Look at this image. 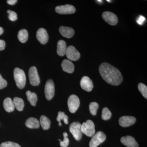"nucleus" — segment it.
<instances>
[{"label": "nucleus", "mask_w": 147, "mask_h": 147, "mask_svg": "<svg viewBox=\"0 0 147 147\" xmlns=\"http://www.w3.org/2000/svg\"><path fill=\"white\" fill-rule=\"evenodd\" d=\"M80 100L76 95L72 94L69 97L67 105L69 110L71 113H74L77 111L80 105Z\"/></svg>", "instance_id": "nucleus-6"}, {"label": "nucleus", "mask_w": 147, "mask_h": 147, "mask_svg": "<svg viewBox=\"0 0 147 147\" xmlns=\"http://www.w3.org/2000/svg\"><path fill=\"white\" fill-rule=\"evenodd\" d=\"M7 85V83L5 79H3L0 74V90L5 88Z\"/></svg>", "instance_id": "nucleus-32"}, {"label": "nucleus", "mask_w": 147, "mask_h": 147, "mask_svg": "<svg viewBox=\"0 0 147 147\" xmlns=\"http://www.w3.org/2000/svg\"><path fill=\"white\" fill-rule=\"evenodd\" d=\"M106 139V136L103 132L98 131L92 136L90 142V147H97L103 143Z\"/></svg>", "instance_id": "nucleus-5"}, {"label": "nucleus", "mask_w": 147, "mask_h": 147, "mask_svg": "<svg viewBox=\"0 0 147 147\" xmlns=\"http://www.w3.org/2000/svg\"><path fill=\"white\" fill-rule=\"evenodd\" d=\"M59 31L62 36L67 38H71L74 34V29L69 27L61 26L59 29Z\"/></svg>", "instance_id": "nucleus-16"}, {"label": "nucleus", "mask_w": 147, "mask_h": 147, "mask_svg": "<svg viewBox=\"0 0 147 147\" xmlns=\"http://www.w3.org/2000/svg\"><path fill=\"white\" fill-rule=\"evenodd\" d=\"M13 101L14 107L17 110L19 111L23 110L24 107V102L23 99L16 97L13 98Z\"/></svg>", "instance_id": "nucleus-24"}, {"label": "nucleus", "mask_w": 147, "mask_h": 147, "mask_svg": "<svg viewBox=\"0 0 147 147\" xmlns=\"http://www.w3.org/2000/svg\"><path fill=\"white\" fill-rule=\"evenodd\" d=\"M64 137V140L63 141H61L60 139H59V141H60V144L61 147H67L68 146L69 144V139L67 136L68 134L66 132H65L63 133Z\"/></svg>", "instance_id": "nucleus-29"}, {"label": "nucleus", "mask_w": 147, "mask_h": 147, "mask_svg": "<svg viewBox=\"0 0 147 147\" xmlns=\"http://www.w3.org/2000/svg\"><path fill=\"white\" fill-rule=\"evenodd\" d=\"M3 107L6 111L8 113H11L13 112L14 110V104H13V100H11L10 98H7L4 100L3 102Z\"/></svg>", "instance_id": "nucleus-19"}, {"label": "nucleus", "mask_w": 147, "mask_h": 147, "mask_svg": "<svg viewBox=\"0 0 147 147\" xmlns=\"http://www.w3.org/2000/svg\"><path fill=\"white\" fill-rule=\"evenodd\" d=\"M45 94L47 100H51L55 95V84L52 79H49L46 82L45 87Z\"/></svg>", "instance_id": "nucleus-8"}, {"label": "nucleus", "mask_w": 147, "mask_h": 147, "mask_svg": "<svg viewBox=\"0 0 147 147\" xmlns=\"http://www.w3.org/2000/svg\"><path fill=\"white\" fill-rule=\"evenodd\" d=\"M66 43L64 40H61L58 42L57 45V53L59 56L62 57L65 55Z\"/></svg>", "instance_id": "nucleus-18"}, {"label": "nucleus", "mask_w": 147, "mask_h": 147, "mask_svg": "<svg viewBox=\"0 0 147 147\" xmlns=\"http://www.w3.org/2000/svg\"><path fill=\"white\" fill-rule=\"evenodd\" d=\"M55 11L61 14H72L76 11V9L71 5L58 6L55 8Z\"/></svg>", "instance_id": "nucleus-11"}, {"label": "nucleus", "mask_w": 147, "mask_h": 147, "mask_svg": "<svg viewBox=\"0 0 147 147\" xmlns=\"http://www.w3.org/2000/svg\"><path fill=\"white\" fill-rule=\"evenodd\" d=\"M28 75L30 84L34 86H38L40 83V79L36 67H31L29 69Z\"/></svg>", "instance_id": "nucleus-7"}, {"label": "nucleus", "mask_w": 147, "mask_h": 147, "mask_svg": "<svg viewBox=\"0 0 147 147\" xmlns=\"http://www.w3.org/2000/svg\"><path fill=\"white\" fill-rule=\"evenodd\" d=\"M57 120L59 122V125L60 126H61L62 125L61 122V120L63 121L66 124H67L68 123V116L66 115L64 112H61V111L59 112Z\"/></svg>", "instance_id": "nucleus-25"}, {"label": "nucleus", "mask_w": 147, "mask_h": 147, "mask_svg": "<svg viewBox=\"0 0 147 147\" xmlns=\"http://www.w3.org/2000/svg\"><path fill=\"white\" fill-rule=\"evenodd\" d=\"M61 66L63 70L67 73H72L74 71V65L71 61L69 60H64L62 62Z\"/></svg>", "instance_id": "nucleus-17"}, {"label": "nucleus", "mask_w": 147, "mask_h": 147, "mask_svg": "<svg viewBox=\"0 0 147 147\" xmlns=\"http://www.w3.org/2000/svg\"><path fill=\"white\" fill-rule=\"evenodd\" d=\"M96 2H97L100 3H102V1H96Z\"/></svg>", "instance_id": "nucleus-37"}, {"label": "nucleus", "mask_w": 147, "mask_h": 147, "mask_svg": "<svg viewBox=\"0 0 147 147\" xmlns=\"http://www.w3.org/2000/svg\"><path fill=\"white\" fill-rule=\"evenodd\" d=\"M13 76L17 86L21 89L24 88L26 81V74L24 70L18 67H16L13 71Z\"/></svg>", "instance_id": "nucleus-2"}, {"label": "nucleus", "mask_w": 147, "mask_h": 147, "mask_svg": "<svg viewBox=\"0 0 147 147\" xmlns=\"http://www.w3.org/2000/svg\"><path fill=\"white\" fill-rule=\"evenodd\" d=\"M5 47V41L3 40H0V51L4 50Z\"/></svg>", "instance_id": "nucleus-34"}, {"label": "nucleus", "mask_w": 147, "mask_h": 147, "mask_svg": "<svg viewBox=\"0 0 147 147\" xmlns=\"http://www.w3.org/2000/svg\"><path fill=\"white\" fill-rule=\"evenodd\" d=\"M136 119L131 116H124L121 117L119 119V124L122 127H125L134 124Z\"/></svg>", "instance_id": "nucleus-12"}, {"label": "nucleus", "mask_w": 147, "mask_h": 147, "mask_svg": "<svg viewBox=\"0 0 147 147\" xmlns=\"http://www.w3.org/2000/svg\"><path fill=\"white\" fill-rule=\"evenodd\" d=\"M27 98L32 105L34 106L36 105L37 101V96L35 92H32L30 91H28L26 93Z\"/></svg>", "instance_id": "nucleus-22"}, {"label": "nucleus", "mask_w": 147, "mask_h": 147, "mask_svg": "<svg viewBox=\"0 0 147 147\" xmlns=\"http://www.w3.org/2000/svg\"><path fill=\"white\" fill-rule=\"evenodd\" d=\"M40 123L42 128L47 130L50 128L51 122L49 118L44 115H42L40 119Z\"/></svg>", "instance_id": "nucleus-21"}, {"label": "nucleus", "mask_w": 147, "mask_h": 147, "mask_svg": "<svg viewBox=\"0 0 147 147\" xmlns=\"http://www.w3.org/2000/svg\"><path fill=\"white\" fill-rule=\"evenodd\" d=\"M112 113L108 108H104L102 109V119L104 120H108L111 118Z\"/></svg>", "instance_id": "nucleus-27"}, {"label": "nucleus", "mask_w": 147, "mask_h": 147, "mask_svg": "<svg viewBox=\"0 0 147 147\" xmlns=\"http://www.w3.org/2000/svg\"><path fill=\"white\" fill-rule=\"evenodd\" d=\"M81 129L82 133L89 137H92L95 133L94 124L90 120H88L82 124Z\"/></svg>", "instance_id": "nucleus-3"}, {"label": "nucleus", "mask_w": 147, "mask_h": 147, "mask_svg": "<svg viewBox=\"0 0 147 147\" xmlns=\"http://www.w3.org/2000/svg\"><path fill=\"white\" fill-rule=\"evenodd\" d=\"M4 30L2 28L0 27V35L3 34Z\"/></svg>", "instance_id": "nucleus-36"}, {"label": "nucleus", "mask_w": 147, "mask_h": 147, "mask_svg": "<svg viewBox=\"0 0 147 147\" xmlns=\"http://www.w3.org/2000/svg\"><path fill=\"white\" fill-rule=\"evenodd\" d=\"M82 125L79 122H74L69 126V131L76 141H79L82 139Z\"/></svg>", "instance_id": "nucleus-4"}, {"label": "nucleus", "mask_w": 147, "mask_h": 147, "mask_svg": "<svg viewBox=\"0 0 147 147\" xmlns=\"http://www.w3.org/2000/svg\"><path fill=\"white\" fill-rule=\"evenodd\" d=\"M7 3L10 5H13L17 3V0H8L7 1Z\"/></svg>", "instance_id": "nucleus-35"}, {"label": "nucleus", "mask_w": 147, "mask_h": 147, "mask_svg": "<svg viewBox=\"0 0 147 147\" xmlns=\"http://www.w3.org/2000/svg\"><path fill=\"white\" fill-rule=\"evenodd\" d=\"M0 147H21L18 144L11 142H7L2 143Z\"/></svg>", "instance_id": "nucleus-30"}, {"label": "nucleus", "mask_w": 147, "mask_h": 147, "mask_svg": "<svg viewBox=\"0 0 147 147\" xmlns=\"http://www.w3.org/2000/svg\"><path fill=\"white\" fill-rule=\"evenodd\" d=\"M121 142L123 144L127 147H138L139 145L134 137L126 136L121 137Z\"/></svg>", "instance_id": "nucleus-15"}, {"label": "nucleus", "mask_w": 147, "mask_h": 147, "mask_svg": "<svg viewBox=\"0 0 147 147\" xmlns=\"http://www.w3.org/2000/svg\"><path fill=\"white\" fill-rule=\"evenodd\" d=\"M7 13H9V18L10 21H16L17 19V15L15 11H13L8 10L7 11Z\"/></svg>", "instance_id": "nucleus-31"}, {"label": "nucleus", "mask_w": 147, "mask_h": 147, "mask_svg": "<svg viewBox=\"0 0 147 147\" xmlns=\"http://www.w3.org/2000/svg\"><path fill=\"white\" fill-rule=\"evenodd\" d=\"M28 38V31L26 29H22L18 32V38L22 43H25L27 41Z\"/></svg>", "instance_id": "nucleus-23"}, {"label": "nucleus", "mask_w": 147, "mask_h": 147, "mask_svg": "<svg viewBox=\"0 0 147 147\" xmlns=\"http://www.w3.org/2000/svg\"><path fill=\"white\" fill-rule=\"evenodd\" d=\"M80 85L82 89L88 92L91 91L94 87L92 81L89 77L87 76L82 77L80 82Z\"/></svg>", "instance_id": "nucleus-13"}, {"label": "nucleus", "mask_w": 147, "mask_h": 147, "mask_svg": "<svg viewBox=\"0 0 147 147\" xmlns=\"http://www.w3.org/2000/svg\"><path fill=\"white\" fill-rule=\"evenodd\" d=\"M103 20L111 26H115L118 21L117 16L115 13L110 11H104L102 13Z\"/></svg>", "instance_id": "nucleus-10"}, {"label": "nucleus", "mask_w": 147, "mask_h": 147, "mask_svg": "<svg viewBox=\"0 0 147 147\" xmlns=\"http://www.w3.org/2000/svg\"><path fill=\"white\" fill-rule=\"evenodd\" d=\"M138 89L139 92H141L142 95L146 99L147 98V87L145 84L143 83H140L138 85Z\"/></svg>", "instance_id": "nucleus-28"}, {"label": "nucleus", "mask_w": 147, "mask_h": 147, "mask_svg": "<svg viewBox=\"0 0 147 147\" xmlns=\"http://www.w3.org/2000/svg\"><path fill=\"white\" fill-rule=\"evenodd\" d=\"M36 38L42 44H45L48 41L49 36L46 30L41 28L38 30L36 32Z\"/></svg>", "instance_id": "nucleus-14"}, {"label": "nucleus", "mask_w": 147, "mask_h": 147, "mask_svg": "<svg viewBox=\"0 0 147 147\" xmlns=\"http://www.w3.org/2000/svg\"><path fill=\"white\" fill-rule=\"evenodd\" d=\"M65 55L69 61H76L80 57V53L73 46H68L67 47Z\"/></svg>", "instance_id": "nucleus-9"}, {"label": "nucleus", "mask_w": 147, "mask_h": 147, "mask_svg": "<svg viewBox=\"0 0 147 147\" xmlns=\"http://www.w3.org/2000/svg\"><path fill=\"white\" fill-rule=\"evenodd\" d=\"M145 20H146V18L145 17L141 15V16H139V18L137 19V22L139 25H142L144 22Z\"/></svg>", "instance_id": "nucleus-33"}, {"label": "nucleus", "mask_w": 147, "mask_h": 147, "mask_svg": "<svg viewBox=\"0 0 147 147\" xmlns=\"http://www.w3.org/2000/svg\"><path fill=\"white\" fill-rule=\"evenodd\" d=\"M99 71L102 79L108 84L118 86L123 81L121 73L118 69L107 63L101 64Z\"/></svg>", "instance_id": "nucleus-1"}, {"label": "nucleus", "mask_w": 147, "mask_h": 147, "mask_svg": "<svg viewBox=\"0 0 147 147\" xmlns=\"http://www.w3.org/2000/svg\"><path fill=\"white\" fill-rule=\"evenodd\" d=\"M107 1L108 2H110L111 1H108V0H107Z\"/></svg>", "instance_id": "nucleus-38"}, {"label": "nucleus", "mask_w": 147, "mask_h": 147, "mask_svg": "<svg viewBox=\"0 0 147 147\" xmlns=\"http://www.w3.org/2000/svg\"><path fill=\"white\" fill-rule=\"evenodd\" d=\"M98 107L99 105L96 102H92L90 103L89 109L90 113L91 115L93 116H95L96 115Z\"/></svg>", "instance_id": "nucleus-26"}, {"label": "nucleus", "mask_w": 147, "mask_h": 147, "mask_svg": "<svg viewBox=\"0 0 147 147\" xmlns=\"http://www.w3.org/2000/svg\"><path fill=\"white\" fill-rule=\"evenodd\" d=\"M26 125L28 128L36 129L39 127L40 123L38 120L35 118L30 117L26 121Z\"/></svg>", "instance_id": "nucleus-20"}]
</instances>
